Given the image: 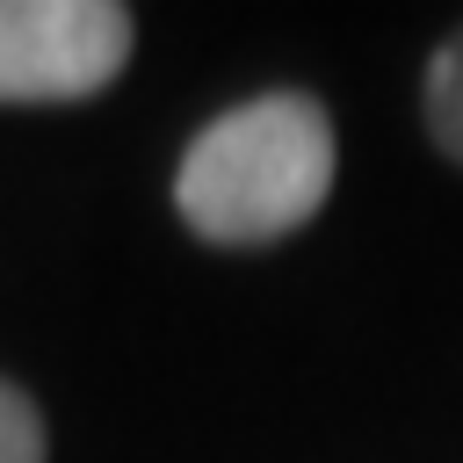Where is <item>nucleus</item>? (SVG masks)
<instances>
[{
	"label": "nucleus",
	"mask_w": 463,
	"mask_h": 463,
	"mask_svg": "<svg viewBox=\"0 0 463 463\" xmlns=\"http://www.w3.org/2000/svg\"><path fill=\"white\" fill-rule=\"evenodd\" d=\"M0 463H43V412L14 383H0Z\"/></svg>",
	"instance_id": "obj_4"
},
{
	"label": "nucleus",
	"mask_w": 463,
	"mask_h": 463,
	"mask_svg": "<svg viewBox=\"0 0 463 463\" xmlns=\"http://www.w3.org/2000/svg\"><path fill=\"white\" fill-rule=\"evenodd\" d=\"M130 36L116 0H0V109L101 94L130 65Z\"/></svg>",
	"instance_id": "obj_2"
},
{
	"label": "nucleus",
	"mask_w": 463,
	"mask_h": 463,
	"mask_svg": "<svg viewBox=\"0 0 463 463\" xmlns=\"http://www.w3.org/2000/svg\"><path fill=\"white\" fill-rule=\"evenodd\" d=\"M427 130H434V145L463 166V29L434 51V65H427Z\"/></svg>",
	"instance_id": "obj_3"
},
{
	"label": "nucleus",
	"mask_w": 463,
	"mask_h": 463,
	"mask_svg": "<svg viewBox=\"0 0 463 463\" xmlns=\"http://www.w3.org/2000/svg\"><path fill=\"white\" fill-rule=\"evenodd\" d=\"M333 188V123L311 94H253L224 109L174 174V210L210 246H268L318 217Z\"/></svg>",
	"instance_id": "obj_1"
}]
</instances>
